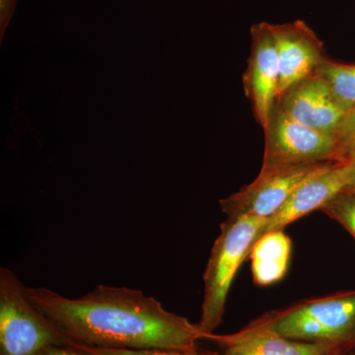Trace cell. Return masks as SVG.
Here are the masks:
<instances>
[{
	"mask_svg": "<svg viewBox=\"0 0 355 355\" xmlns=\"http://www.w3.org/2000/svg\"><path fill=\"white\" fill-rule=\"evenodd\" d=\"M352 174L349 161L334 162L305 180L273 216L266 218L256 241L272 231L284 230L292 222L320 210L338 193L349 190ZM256 243V242H254ZM254 246V245H253Z\"/></svg>",
	"mask_w": 355,
	"mask_h": 355,
	"instance_id": "cell-8",
	"label": "cell"
},
{
	"mask_svg": "<svg viewBox=\"0 0 355 355\" xmlns=\"http://www.w3.org/2000/svg\"><path fill=\"white\" fill-rule=\"evenodd\" d=\"M323 355H355V349L349 350L347 352H340V354H328Z\"/></svg>",
	"mask_w": 355,
	"mask_h": 355,
	"instance_id": "cell-20",
	"label": "cell"
},
{
	"mask_svg": "<svg viewBox=\"0 0 355 355\" xmlns=\"http://www.w3.org/2000/svg\"><path fill=\"white\" fill-rule=\"evenodd\" d=\"M69 340L32 302L12 270L0 268V355H37Z\"/></svg>",
	"mask_w": 355,
	"mask_h": 355,
	"instance_id": "cell-4",
	"label": "cell"
},
{
	"mask_svg": "<svg viewBox=\"0 0 355 355\" xmlns=\"http://www.w3.org/2000/svg\"><path fill=\"white\" fill-rule=\"evenodd\" d=\"M334 162L279 166L261 169L251 184L220 200L227 217L252 216L268 218L284 205L298 186Z\"/></svg>",
	"mask_w": 355,
	"mask_h": 355,
	"instance_id": "cell-6",
	"label": "cell"
},
{
	"mask_svg": "<svg viewBox=\"0 0 355 355\" xmlns=\"http://www.w3.org/2000/svg\"><path fill=\"white\" fill-rule=\"evenodd\" d=\"M243 83L256 120L265 128L277 102L279 83V58L272 24L261 22L252 26L251 51Z\"/></svg>",
	"mask_w": 355,
	"mask_h": 355,
	"instance_id": "cell-7",
	"label": "cell"
},
{
	"mask_svg": "<svg viewBox=\"0 0 355 355\" xmlns=\"http://www.w3.org/2000/svg\"><path fill=\"white\" fill-rule=\"evenodd\" d=\"M320 210L340 223L355 240V190L342 191Z\"/></svg>",
	"mask_w": 355,
	"mask_h": 355,
	"instance_id": "cell-14",
	"label": "cell"
},
{
	"mask_svg": "<svg viewBox=\"0 0 355 355\" xmlns=\"http://www.w3.org/2000/svg\"><path fill=\"white\" fill-rule=\"evenodd\" d=\"M205 340H211L223 349L221 354L205 352L207 355H323L347 352L324 345L284 338L257 319L237 333L211 334Z\"/></svg>",
	"mask_w": 355,
	"mask_h": 355,
	"instance_id": "cell-11",
	"label": "cell"
},
{
	"mask_svg": "<svg viewBox=\"0 0 355 355\" xmlns=\"http://www.w3.org/2000/svg\"><path fill=\"white\" fill-rule=\"evenodd\" d=\"M291 239L284 230L266 233L250 251L254 284L268 286L284 279L291 256Z\"/></svg>",
	"mask_w": 355,
	"mask_h": 355,
	"instance_id": "cell-12",
	"label": "cell"
},
{
	"mask_svg": "<svg viewBox=\"0 0 355 355\" xmlns=\"http://www.w3.org/2000/svg\"><path fill=\"white\" fill-rule=\"evenodd\" d=\"M74 343V342H72ZM76 343L79 349H83L90 355H207L205 352H178V350H130V349H99V347H87V345Z\"/></svg>",
	"mask_w": 355,
	"mask_h": 355,
	"instance_id": "cell-16",
	"label": "cell"
},
{
	"mask_svg": "<svg viewBox=\"0 0 355 355\" xmlns=\"http://www.w3.org/2000/svg\"><path fill=\"white\" fill-rule=\"evenodd\" d=\"M347 161H349L350 165V174H352V184L349 190H355V154L350 156Z\"/></svg>",
	"mask_w": 355,
	"mask_h": 355,
	"instance_id": "cell-19",
	"label": "cell"
},
{
	"mask_svg": "<svg viewBox=\"0 0 355 355\" xmlns=\"http://www.w3.org/2000/svg\"><path fill=\"white\" fill-rule=\"evenodd\" d=\"M272 34L279 64V97L314 74L326 55L321 40L303 21L272 25Z\"/></svg>",
	"mask_w": 355,
	"mask_h": 355,
	"instance_id": "cell-9",
	"label": "cell"
},
{
	"mask_svg": "<svg viewBox=\"0 0 355 355\" xmlns=\"http://www.w3.org/2000/svg\"><path fill=\"white\" fill-rule=\"evenodd\" d=\"M277 103L293 120L335 137L347 114L317 72L284 91Z\"/></svg>",
	"mask_w": 355,
	"mask_h": 355,
	"instance_id": "cell-10",
	"label": "cell"
},
{
	"mask_svg": "<svg viewBox=\"0 0 355 355\" xmlns=\"http://www.w3.org/2000/svg\"><path fill=\"white\" fill-rule=\"evenodd\" d=\"M18 0H0V41L3 40L7 26L12 19Z\"/></svg>",
	"mask_w": 355,
	"mask_h": 355,
	"instance_id": "cell-17",
	"label": "cell"
},
{
	"mask_svg": "<svg viewBox=\"0 0 355 355\" xmlns=\"http://www.w3.org/2000/svg\"><path fill=\"white\" fill-rule=\"evenodd\" d=\"M316 72L323 77L345 113L355 109V64H340L326 57Z\"/></svg>",
	"mask_w": 355,
	"mask_h": 355,
	"instance_id": "cell-13",
	"label": "cell"
},
{
	"mask_svg": "<svg viewBox=\"0 0 355 355\" xmlns=\"http://www.w3.org/2000/svg\"><path fill=\"white\" fill-rule=\"evenodd\" d=\"M265 130L261 169L279 166L340 162L338 140L293 120L275 102Z\"/></svg>",
	"mask_w": 355,
	"mask_h": 355,
	"instance_id": "cell-5",
	"label": "cell"
},
{
	"mask_svg": "<svg viewBox=\"0 0 355 355\" xmlns=\"http://www.w3.org/2000/svg\"><path fill=\"white\" fill-rule=\"evenodd\" d=\"M257 320L291 340L342 352L355 349V291L307 299Z\"/></svg>",
	"mask_w": 355,
	"mask_h": 355,
	"instance_id": "cell-2",
	"label": "cell"
},
{
	"mask_svg": "<svg viewBox=\"0 0 355 355\" xmlns=\"http://www.w3.org/2000/svg\"><path fill=\"white\" fill-rule=\"evenodd\" d=\"M33 303L69 340L110 349L198 352V324L169 312L144 292L99 284L83 297L27 287Z\"/></svg>",
	"mask_w": 355,
	"mask_h": 355,
	"instance_id": "cell-1",
	"label": "cell"
},
{
	"mask_svg": "<svg viewBox=\"0 0 355 355\" xmlns=\"http://www.w3.org/2000/svg\"><path fill=\"white\" fill-rule=\"evenodd\" d=\"M338 140V160L347 161L355 154V109L345 114L336 132Z\"/></svg>",
	"mask_w": 355,
	"mask_h": 355,
	"instance_id": "cell-15",
	"label": "cell"
},
{
	"mask_svg": "<svg viewBox=\"0 0 355 355\" xmlns=\"http://www.w3.org/2000/svg\"><path fill=\"white\" fill-rule=\"evenodd\" d=\"M263 217H227L220 225V234L210 252L203 275V300L198 328L205 336L214 334L220 326L225 313L230 287L240 266L266 225Z\"/></svg>",
	"mask_w": 355,
	"mask_h": 355,
	"instance_id": "cell-3",
	"label": "cell"
},
{
	"mask_svg": "<svg viewBox=\"0 0 355 355\" xmlns=\"http://www.w3.org/2000/svg\"><path fill=\"white\" fill-rule=\"evenodd\" d=\"M37 355H90L83 349H79L76 343L69 340L65 345H51L40 352Z\"/></svg>",
	"mask_w": 355,
	"mask_h": 355,
	"instance_id": "cell-18",
	"label": "cell"
}]
</instances>
